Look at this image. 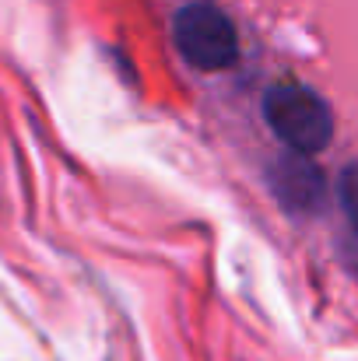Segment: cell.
I'll return each mask as SVG.
<instances>
[{
  "instance_id": "6da1fadb",
  "label": "cell",
  "mask_w": 358,
  "mask_h": 361,
  "mask_svg": "<svg viewBox=\"0 0 358 361\" xmlns=\"http://www.w3.org/2000/svg\"><path fill=\"white\" fill-rule=\"evenodd\" d=\"M263 116L292 151H306V154L323 151L334 133L327 102L302 85H281V88L267 92Z\"/></svg>"
},
{
  "instance_id": "7a4b0ae2",
  "label": "cell",
  "mask_w": 358,
  "mask_h": 361,
  "mask_svg": "<svg viewBox=\"0 0 358 361\" xmlns=\"http://www.w3.org/2000/svg\"><path fill=\"white\" fill-rule=\"evenodd\" d=\"M172 35L183 60H190L201 71H225L239 56L236 25L215 4H186L176 14Z\"/></svg>"
},
{
  "instance_id": "277c9868",
  "label": "cell",
  "mask_w": 358,
  "mask_h": 361,
  "mask_svg": "<svg viewBox=\"0 0 358 361\" xmlns=\"http://www.w3.org/2000/svg\"><path fill=\"white\" fill-rule=\"evenodd\" d=\"M338 200L345 207V214L352 218V225L358 228V165H348L338 179Z\"/></svg>"
},
{
  "instance_id": "3957f363",
  "label": "cell",
  "mask_w": 358,
  "mask_h": 361,
  "mask_svg": "<svg viewBox=\"0 0 358 361\" xmlns=\"http://www.w3.org/2000/svg\"><path fill=\"white\" fill-rule=\"evenodd\" d=\"M270 183H274V193L278 200L288 207V211H316L327 197V183H323V172L306 158V151H292V154H281L270 169Z\"/></svg>"
}]
</instances>
